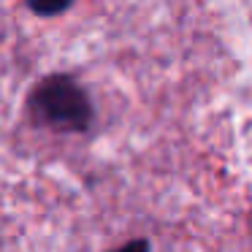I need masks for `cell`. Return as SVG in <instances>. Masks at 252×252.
<instances>
[{"label":"cell","instance_id":"3","mask_svg":"<svg viewBox=\"0 0 252 252\" xmlns=\"http://www.w3.org/2000/svg\"><path fill=\"white\" fill-rule=\"evenodd\" d=\"M109 252H152V241H149L147 236H136V239L125 241V244L111 247Z\"/></svg>","mask_w":252,"mask_h":252},{"label":"cell","instance_id":"1","mask_svg":"<svg viewBox=\"0 0 252 252\" xmlns=\"http://www.w3.org/2000/svg\"><path fill=\"white\" fill-rule=\"evenodd\" d=\"M25 117L33 127L57 136H87L98 122L93 95L76 73L52 71L25 95Z\"/></svg>","mask_w":252,"mask_h":252},{"label":"cell","instance_id":"2","mask_svg":"<svg viewBox=\"0 0 252 252\" xmlns=\"http://www.w3.org/2000/svg\"><path fill=\"white\" fill-rule=\"evenodd\" d=\"M22 6L38 19H57L71 11L76 0H22Z\"/></svg>","mask_w":252,"mask_h":252}]
</instances>
